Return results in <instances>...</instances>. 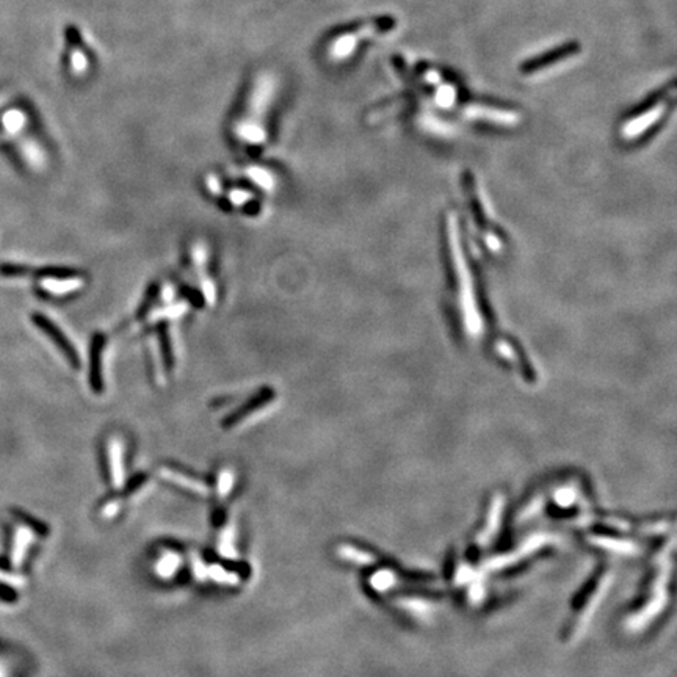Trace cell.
I'll list each match as a JSON object with an SVG mask.
<instances>
[{"label": "cell", "instance_id": "obj_6", "mask_svg": "<svg viewBox=\"0 0 677 677\" xmlns=\"http://www.w3.org/2000/svg\"><path fill=\"white\" fill-rule=\"evenodd\" d=\"M178 557H174V555H165V557L160 560V563L158 565H165V568L162 566V571H160V574L162 576H169V574H173V572L178 569Z\"/></svg>", "mask_w": 677, "mask_h": 677}, {"label": "cell", "instance_id": "obj_1", "mask_svg": "<svg viewBox=\"0 0 677 677\" xmlns=\"http://www.w3.org/2000/svg\"><path fill=\"white\" fill-rule=\"evenodd\" d=\"M33 320L36 325H38L42 331H44L49 337H51L53 340V344L58 346L60 350H62V353H65V356L68 361L74 365V367H77L78 365V356H77V351L74 350V346L71 345V342L68 340V337L60 331V329L57 328V325H55L53 321H51L49 319H46L44 315H40V314H36L33 317Z\"/></svg>", "mask_w": 677, "mask_h": 677}, {"label": "cell", "instance_id": "obj_4", "mask_svg": "<svg viewBox=\"0 0 677 677\" xmlns=\"http://www.w3.org/2000/svg\"><path fill=\"white\" fill-rule=\"evenodd\" d=\"M160 474L163 475L165 480L172 481V483L178 485V486H182V487H188V491H193V492H197V494H207V492H209V491H207V486L204 483H199V481H197V480H192V478H188V477H184V475L169 471V469H163V471Z\"/></svg>", "mask_w": 677, "mask_h": 677}, {"label": "cell", "instance_id": "obj_5", "mask_svg": "<svg viewBox=\"0 0 677 677\" xmlns=\"http://www.w3.org/2000/svg\"><path fill=\"white\" fill-rule=\"evenodd\" d=\"M110 451V462H112V471L115 477V485H123V466H121V458H123V445L118 439H112L108 445Z\"/></svg>", "mask_w": 677, "mask_h": 677}, {"label": "cell", "instance_id": "obj_2", "mask_svg": "<svg viewBox=\"0 0 677 677\" xmlns=\"http://www.w3.org/2000/svg\"><path fill=\"white\" fill-rule=\"evenodd\" d=\"M66 40H68L69 46V65L72 66L74 72H83L87 71L90 65V53L87 52V47H85L81 32L76 27L69 26L66 28Z\"/></svg>", "mask_w": 677, "mask_h": 677}, {"label": "cell", "instance_id": "obj_3", "mask_svg": "<svg viewBox=\"0 0 677 677\" xmlns=\"http://www.w3.org/2000/svg\"><path fill=\"white\" fill-rule=\"evenodd\" d=\"M103 340L102 335H96L91 345V384L96 390L102 387V378L101 375V364H102V350H103Z\"/></svg>", "mask_w": 677, "mask_h": 677}, {"label": "cell", "instance_id": "obj_7", "mask_svg": "<svg viewBox=\"0 0 677 677\" xmlns=\"http://www.w3.org/2000/svg\"><path fill=\"white\" fill-rule=\"evenodd\" d=\"M233 481H234L233 474H231V472H223L222 474V477H219V480H218L219 496H222V497L228 496L229 491H231V486H233Z\"/></svg>", "mask_w": 677, "mask_h": 677}]
</instances>
